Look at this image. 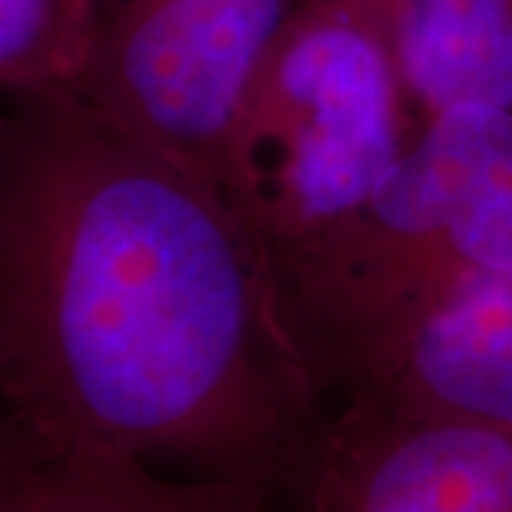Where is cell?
I'll list each match as a JSON object with an SVG mask.
<instances>
[{"mask_svg":"<svg viewBox=\"0 0 512 512\" xmlns=\"http://www.w3.org/2000/svg\"><path fill=\"white\" fill-rule=\"evenodd\" d=\"M0 402L60 447L288 484L325 393L220 191L40 92L0 114Z\"/></svg>","mask_w":512,"mask_h":512,"instance_id":"cell-1","label":"cell"},{"mask_svg":"<svg viewBox=\"0 0 512 512\" xmlns=\"http://www.w3.org/2000/svg\"><path fill=\"white\" fill-rule=\"evenodd\" d=\"M512 268V111L424 120L353 220L282 282L325 396L461 279Z\"/></svg>","mask_w":512,"mask_h":512,"instance_id":"cell-2","label":"cell"},{"mask_svg":"<svg viewBox=\"0 0 512 512\" xmlns=\"http://www.w3.org/2000/svg\"><path fill=\"white\" fill-rule=\"evenodd\" d=\"M419 128L387 23L299 0L239 109L217 174L279 291L365 208Z\"/></svg>","mask_w":512,"mask_h":512,"instance_id":"cell-3","label":"cell"},{"mask_svg":"<svg viewBox=\"0 0 512 512\" xmlns=\"http://www.w3.org/2000/svg\"><path fill=\"white\" fill-rule=\"evenodd\" d=\"M296 6L100 0L92 63L74 94L217 188L228 134Z\"/></svg>","mask_w":512,"mask_h":512,"instance_id":"cell-4","label":"cell"},{"mask_svg":"<svg viewBox=\"0 0 512 512\" xmlns=\"http://www.w3.org/2000/svg\"><path fill=\"white\" fill-rule=\"evenodd\" d=\"M285 487L293 512H512V427L342 399Z\"/></svg>","mask_w":512,"mask_h":512,"instance_id":"cell-5","label":"cell"},{"mask_svg":"<svg viewBox=\"0 0 512 512\" xmlns=\"http://www.w3.org/2000/svg\"><path fill=\"white\" fill-rule=\"evenodd\" d=\"M339 396L512 427V268L447 288Z\"/></svg>","mask_w":512,"mask_h":512,"instance_id":"cell-6","label":"cell"},{"mask_svg":"<svg viewBox=\"0 0 512 512\" xmlns=\"http://www.w3.org/2000/svg\"><path fill=\"white\" fill-rule=\"evenodd\" d=\"M387 35L419 120L512 111V0H396Z\"/></svg>","mask_w":512,"mask_h":512,"instance_id":"cell-7","label":"cell"},{"mask_svg":"<svg viewBox=\"0 0 512 512\" xmlns=\"http://www.w3.org/2000/svg\"><path fill=\"white\" fill-rule=\"evenodd\" d=\"M282 490L265 478L165 476L134 458L57 444L43 512H279Z\"/></svg>","mask_w":512,"mask_h":512,"instance_id":"cell-8","label":"cell"},{"mask_svg":"<svg viewBox=\"0 0 512 512\" xmlns=\"http://www.w3.org/2000/svg\"><path fill=\"white\" fill-rule=\"evenodd\" d=\"M97 20L100 0H0V92H77Z\"/></svg>","mask_w":512,"mask_h":512,"instance_id":"cell-9","label":"cell"},{"mask_svg":"<svg viewBox=\"0 0 512 512\" xmlns=\"http://www.w3.org/2000/svg\"><path fill=\"white\" fill-rule=\"evenodd\" d=\"M57 444L12 413H0V512H43Z\"/></svg>","mask_w":512,"mask_h":512,"instance_id":"cell-10","label":"cell"},{"mask_svg":"<svg viewBox=\"0 0 512 512\" xmlns=\"http://www.w3.org/2000/svg\"><path fill=\"white\" fill-rule=\"evenodd\" d=\"M313 3H330V6H345V9H356V12H365L387 23L396 0H313Z\"/></svg>","mask_w":512,"mask_h":512,"instance_id":"cell-11","label":"cell"},{"mask_svg":"<svg viewBox=\"0 0 512 512\" xmlns=\"http://www.w3.org/2000/svg\"><path fill=\"white\" fill-rule=\"evenodd\" d=\"M3 106H6V94L0 92V114H3Z\"/></svg>","mask_w":512,"mask_h":512,"instance_id":"cell-12","label":"cell"}]
</instances>
